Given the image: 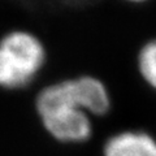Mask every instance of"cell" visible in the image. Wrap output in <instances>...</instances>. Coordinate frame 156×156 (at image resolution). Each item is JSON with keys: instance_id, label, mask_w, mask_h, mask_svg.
Instances as JSON below:
<instances>
[{"instance_id": "6da1fadb", "label": "cell", "mask_w": 156, "mask_h": 156, "mask_svg": "<svg viewBox=\"0 0 156 156\" xmlns=\"http://www.w3.org/2000/svg\"><path fill=\"white\" fill-rule=\"evenodd\" d=\"M35 105L43 126L53 138L64 143H81L92 133L90 116L105 115L111 98L100 80L82 76L44 87Z\"/></svg>"}, {"instance_id": "7a4b0ae2", "label": "cell", "mask_w": 156, "mask_h": 156, "mask_svg": "<svg viewBox=\"0 0 156 156\" xmlns=\"http://www.w3.org/2000/svg\"><path fill=\"white\" fill-rule=\"evenodd\" d=\"M42 42L26 31H13L0 41V86L20 89L33 81L43 66Z\"/></svg>"}, {"instance_id": "3957f363", "label": "cell", "mask_w": 156, "mask_h": 156, "mask_svg": "<svg viewBox=\"0 0 156 156\" xmlns=\"http://www.w3.org/2000/svg\"><path fill=\"white\" fill-rule=\"evenodd\" d=\"M104 156H156V139L146 131H121L105 142Z\"/></svg>"}, {"instance_id": "277c9868", "label": "cell", "mask_w": 156, "mask_h": 156, "mask_svg": "<svg viewBox=\"0 0 156 156\" xmlns=\"http://www.w3.org/2000/svg\"><path fill=\"white\" fill-rule=\"evenodd\" d=\"M138 69L143 80L156 90V39L146 43L139 51Z\"/></svg>"}, {"instance_id": "5b68a950", "label": "cell", "mask_w": 156, "mask_h": 156, "mask_svg": "<svg viewBox=\"0 0 156 156\" xmlns=\"http://www.w3.org/2000/svg\"><path fill=\"white\" fill-rule=\"evenodd\" d=\"M129 2H143V0H129Z\"/></svg>"}]
</instances>
